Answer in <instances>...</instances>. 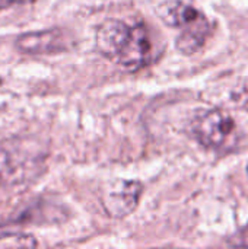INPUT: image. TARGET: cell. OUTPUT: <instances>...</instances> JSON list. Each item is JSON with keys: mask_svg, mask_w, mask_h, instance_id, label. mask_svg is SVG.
Instances as JSON below:
<instances>
[{"mask_svg": "<svg viewBox=\"0 0 248 249\" xmlns=\"http://www.w3.org/2000/svg\"><path fill=\"white\" fill-rule=\"evenodd\" d=\"M41 156L34 153L22 139L0 144V187L22 185L38 175Z\"/></svg>", "mask_w": 248, "mask_h": 249, "instance_id": "cell-1", "label": "cell"}, {"mask_svg": "<svg viewBox=\"0 0 248 249\" xmlns=\"http://www.w3.org/2000/svg\"><path fill=\"white\" fill-rule=\"evenodd\" d=\"M234 118L222 109H209L197 117L193 124L196 140L208 149H222L235 134Z\"/></svg>", "mask_w": 248, "mask_h": 249, "instance_id": "cell-2", "label": "cell"}, {"mask_svg": "<svg viewBox=\"0 0 248 249\" xmlns=\"http://www.w3.org/2000/svg\"><path fill=\"white\" fill-rule=\"evenodd\" d=\"M142 193L143 185L139 181L115 179L102 191L104 210L114 219H124L137 209Z\"/></svg>", "mask_w": 248, "mask_h": 249, "instance_id": "cell-3", "label": "cell"}, {"mask_svg": "<svg viewBox=\"0 0 248 249\" xmlns=\"http://www.w3.org/2000/svg\"><path fill=\"white\" fill-rule=\"evenodd\" d=\"M152 55V41L148 28L143 23H136L132 26L130 38L114 61L126 71H137L145 67Z\"/></svg>", "mask_w": 248, "mask_h": 249, "instance_id": "cell-4", "label": "cell"}, {"mask_svg": "<svg viewBox=\"0 0 248 249\" xmlns=\"http://www.w3.org/2000/svg\"><path fill=\"white\" fill-rule=\"evenodd\" d=\"M132 26L120 19H107L104 20L95 34V45L96 50L107 58L115 61L121 51L124 50L129 38H130Z\"/></svg>", "mask_w": 248, "mask_h": 249, "instance_id": "cell-5", "label": "cell"}, {"mask_svg": "<svg viewBox=\"0 0 248 249\" xmlns=\"http://www.w3.org/2000/svg\"><path fill=\"white\" fill-rule=\"evenodd\" d=\"M69 38L63 29L51 28L38 32H28L18 36L15 45L26 54H50L60 53L67 48Z\"/></svg>", "mask_w": 248, "mask_h": 249, "instance_id": "cell-6", "label": "cell"}, {"mask_svg": "<svg viewBox=\"0 0 248 249\" xmlns=\"http://www.w3.org/2000/svg\"><path fill=\"white\" fill-rule=\"evenodd\" d=\"M156 15L167 26L180 29L203 16L196 7L181 0H165L159 3L156 7Z\"/></svg>", "mask_w": 248, "mask_h": 249, "instance_id": "cell-7", "label": "cell"}, {"mask_svg": "<svg viewBox=\"0 0 248 249\" xmlns=\"http://www.w3.org/2000/svg\"><path fill=\"white\" fill-rule=\"evenodd\" d=\"M210 34V25L205 16H200L193 23L183 28L181 34L177 36L175 47L183 54H194L197 53L206 42Z\"/></svg>", "mask_w": 248, "mask_h": 249, "instance_id": "cell-8", "label": "cell"}, {"mask_svg": "<svg viewBox=\"0 0 248 249\" xmlns=\"http://www.w3.org/2000/svg\"><path fill=\"white\" fill-rule=\"evenodd\" d=\"M229 98L238 109L248 112V76L240 79L234 85V88L231 89Z\"/></svg>", "mask_w": 248, "mask_h": 249, "instance_id": "cell-9", "label": "cell"}, {"mask_svg": "<svg viewBox=\"0 0 248 249\" xmlns=\"http://www.w3.org/2000/svg\"><path fill=\"white\" fill-rule=\"evenodd\" d=\"M32 0H0V9L13 6V4H22V3H29Z\"/></svg>", "mask_w": 248, "mask_h": 249, "instance_id": "cell-10", "label": "cell"}, {"mask_svg": "<svg viewBox=\"0 0 248 249\" xmlns=\"http://www.w3.org/2000/svg\"><path fill=\"white\" fill-rule=\"evenodd\" d=\"M237 245H248V233L243 238V241L241 242H237Z\"/></svg>", "mask_w": 248, "mask_h": 249, "instance_id": "cell-11", "label": "cell"}, {"mask_svg": "<svg viewBox=\"0 0 248 249\" xmlns=\"http://www.w3.org/2000/svg\"><path fill=\"white\" fill-rule=\"evenodd\" d=\"M247 174H248V165H247Z\"/></svg>", "mask_w": 248, "mask_h": 249, "instance_id": "cell-12", "label": "cell"}, {"mask_svg": "<svg viewBox=\"0 0 248 249\" xmlns=\"http://www.w3.org/2000/svg\"><path fill=\"white\" fill-rule=\"evenodd\" d=\"M0 82H1V80H0Z\"/></svg>", "mask_w": 248, "mask_h": 249, "instance_id": "cell-13", "label": "cell"}]
</instances>
